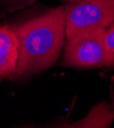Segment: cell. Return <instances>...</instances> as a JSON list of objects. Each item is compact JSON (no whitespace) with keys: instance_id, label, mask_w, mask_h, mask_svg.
I'll list each match as a JSON object with an SVG mask.
<instances>
[{"instance_id":"cell-4","label":"cell","mask_w":114,"mask_h":128,"mask_svg":"<svg viewBox=\"0 0 114 128\" xmlns=\"http://www.w3.org/2000/svg\"><path fill=\"white\" fill-rule=\"evenodd\" d=\"M114 122V110L111 106L102 102L89 110V112L77 121L65 123L60 127L71 128H109Z\"/></svg>"},{"instance_id":"cell-9","label":"cell","mask_w":114,"mask_h":128,"mask_svg":"<svg viewBox=\"0 0 114 128\" xmlns=\"http://www.w3.org/2000/svg\"><path fill=\"white\" fill-rule=\"evenodd\" d=\"M65 2V4H68V3H74V2H77L79 0H63Z\"/></svg>"},{"instance_id":"cell-1","label":"cell","mask_w":114,"mask_h":128,"mask_svg":"<svg viewBox=\"0 0 114 128\" xmlns=\"http://www.w3.org/2000/svg\"><path fill=\"white\" fill-rule=\"evenodd\" d=\"M6 26L14 31L19 42L16 71L10 79L36 76L57 64L66 41L64 5Z\"/></svg>"},{"instance_id":"cell-3","label":"cell","mask_w":114,"mask_h":128,"mask_svg":"<svg viewBox=\"0 0 114 128\" xmlns=\"http://www.w3.org/2000/svg\"><path fill=\"white\" fill-rule=\"evenodd\" d=\"M105 32L106 29L90 30L67 38L61 66L71 69L105 67Z\"/></svg>"},{"instance_id":"cell-2","label":"cell","mask_w":114,"mask_h":128,"mask_svg":"<svg viewBox=\"0 0 114 128\" xmlns=\"http://www.w3.org/2000/svg\"><path fill=\"white\" fill-rule=\"evenodd\" d=\"M66 39L114 23V0H79L64 4Z\"/></svg>"},{"instance_id":"cell-5","label":"cell","mask_w":114,"mask_h":128,"mask_svg":"<svg viewBox=\"0 0 114 128\" xmlns=\"http://www.w3.org/2000/svg\"><path fill=\"white\" fill-rule=\"evenodd\" d=\"M19 54V42L14 31L8 26H0V58L17 65Z\"/></svg>"},{"instance_id":"cell-6","label":"cell","mask_w":114,"mask_h":128,"mask_svg":"<svg viewBox=\"0 0 114 128\" xmlns=\"http://www.w3.org/2000/svg\"><path fill=\"white\" fill-rule=\"evenodd\" d=\"M36 0H0V20L33 5Z\"/></svg>"},{"instance_id":"cell-8","label":"cell","mask_w":114,"mask_h":128,"mask_svg":"<svg viewBox=\"0 0 114 128\" xmlns=\"http://www.w3.org/2000/svg\"><path fill=\"white\" fill-rule=\"evenodd\" d=\"M16 71V64L0 58V78H12Z\"/></svg>"},{"instance_id":"cell-7","label":"cell","mask_w":114,"mask_h":128,"mask_svg":"<svg viewBox=\"0 0 114 128\" xmlns=\"http://www.w3.org/2000/svg\"><path fill=\"white\" fill-rule=\"evenodd\" d=\"M105 47V67L114 68V23L110 25L104 36Z\"/></svg>"}]
</instances>
